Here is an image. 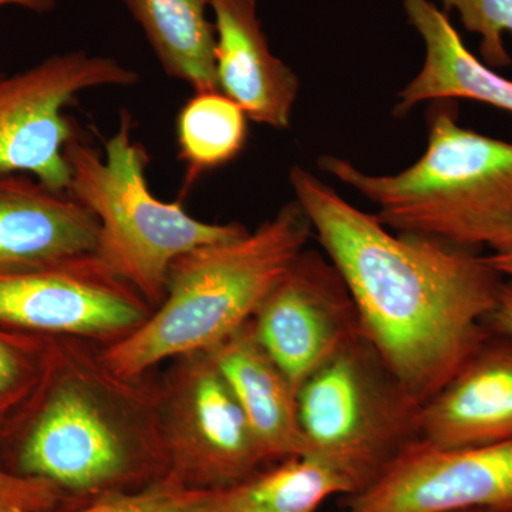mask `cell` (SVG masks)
Returning <instances> with one entry per match:
<instances>
[{"label": "cell", "mask_w": 512, "mask_h": 512, "mask_svg": "<svg viewBox=\"0 0 512 512\" xmlns=\"http://www.w3.org/2000/svg\"><path fill=\"white\" fill-rule=\"evenodd\" d=\"M289 183L348 286L360 332L407 393L427 402L487 338L504 276L473 249L394 234L299 165Z\"/></svg>", "instance_id": "1"}, {"label": "cell", "mask_w": 512, "mask_h": 512, "mask_svg": "<svg viewBox=\"0 0 512 512\" xmlns=\"http://www.w3.org/2000/svg\"><path fill=\"white\" fill-rule=\"evenodd\" d=\"M318 165L375 202L377 220L394 232L512 251V143L461 127L450 101L431 110L426 151L402 173L367 174L333 156Z\"/></svg>", "instance_id": "2"}, {"label": "cell", "mask_w": 512, "mask_h": 512, "mask_svg": "<svg viewBox=\"0 0 512 512\" xmlns=\"http://www.w3.org/2000/svg\"><path fill=\"white\" fill-rule=\"evenodd\" d=\"M312 234L295 200L254 232L175 259L156 315L111 346L104 362L114 375L130 379L167 357L211 352L254 318Z\"/></svg>", "instance_id": "3"}, {"label": "cell", "mask_w": 512, "mask_h": 512, "mask_svg": "<svg viewBox=\"0 0 512 512\" xmlns=\"http://www.w3.org/2000/svg\"><path fill=\"white\" fill-rule=\"evenodd\" d=\"M133 119L120 116L106 153L77 136L64 150L70 194L99 224L94 255L107 269L150 301H163L175 259L202 245L241 237L239 224L195 220L180 202L158 200L148 187V154L131 136Z\"/></svg>", "instance_id": "4"}, {"label": "cell", "mask_w": 512, "mask_h": 512, "mask_svg": "<svg viewBox=\"0 0 512 512\" xmlns=\"http://www.w3.org/2000/svg\"><path fill=\"white\" fill-rule=\"evenodd\" d=\"M302 454L336 471L353 494L420 440L421 404L359 333L296 392Z\"/></svg>", "instance_id": "5"}, {"label": "cell", "mask_w": 512, "mask_h": 512, "mask_svg": "<svg viewBox=\"0 0 512 512\" xmlns=\"http://www.w3.org/2000/svg\"><path fill=\"white\" fill-rule=\"evenodd\" d=\"M140 76L113 57L69 52L0 74V174H28L69 190L64 157L76 128L64 109L80 93L134 86Z\"/></svg>", "instance_id": "6"}, {"label": "cell", "mask_w": 512, "mask_h": 512, "mask_svg": "<svg viewBox=\"0 0 512 512\" xmlns=\"http://www.w3.org/2000/svg\"><path fill=\"white\" fill-rule=\"evenodd\" d=\"M512 512V441L437 448L417 441L338 512Z\"/></svg>", "instance_id": "7"}, {"label": "cell", "mask_w": 512, "mask_h": 512, "mask_svg": "<svg viewBox=\"0 0 512 512\" xmlns=\"http://www.w3.org/2000/svg\"><path fill=\"white\" fill-rule=\"evenodd\" d=\"M146 318L134 289L94 254L0 272V326L29 335H103Z\"/></svg>", "instance_id": "8"}, {"label": "cell", "mask_w": 512, "mask_h": 512, "mask_svg": "<svg viewBox=\"0 0 512 512\" xmlns=\"http://www.w3.org/2000/svg\"><path fill=\"white\" fill-rule=\"evenodd\" d=\"M262 348L298 392L360 332L348 286L328 256L303 251L254 315Z\"/></svg>", "instance_id": "9"}, {"label": "cell", "mask_w": 512, "mask_h": 512, "mask_svg": "<svg viewBox=\"0 0 512 512\" xmlns=\"http://www.w3.org/2000/svg\"><path fill=\"white\" fill-rule=\"evenodd\" d=\"M25 412L20 473L69 488H93L119 476L126 450L96 403L74 384H60ZM16 421V423H18Z\"/></svg>", "instance_id": "10"}, {"label": "cell", "mask_w": 512, "mask_h": 512, "mask_svg": "<svg viewBox=\"0 0 512 512\" xmlns=\"http://www.w3.org/2000/svg\"><path fill=\"white\" fill-rule=\"evenodd\" d=\"M420 441L437 448L512 441V336L488 333L456 375L421 404Z\"/></svg>", "instance_id": "11"}, {"label": "cell", "mask_w": 512, "mask_h": 512, "mask_svg": "<svg viewBox=\"0 0 512 512\" xmlns=\"http://www.w3.org/2000/svg\"><path fill=\"white\" fill-rule=\"evenodd\" d=\"M96 217L69 191L28 174H0V272L96 252Z\"/></svg>", "instance_id": "12"}, {"label": "cell", "mask_w": 512, "mask_h": 512, "mask_svg": "<svg viewBox=\"0 0 512 512\" xmlns=\"http://www.w3.org/2000/svg\"><path fill=\"white\" fill-rule=\"evenodd\" d=\"M218 90L249 120L284 130L291 124L299 79L269 49L256 0H212Z\"/></svg>", "instance_id": "13"}, {"label": "cell", "mask_w": 512, "mask_h": 512, "mask_svg": "<svg viewBox=\"0 0 512 512\" xmlns=\"http://www.w3.org/2000/svg\"><path fill=\"white\" fill-rule=\"evenodd\" d=\"M410 25L423 37L426 59L399 94L394 113L423 101L471 100L512 114V80L478 60L464 45L447 13L431 0H403Z\"/></svg>", "instance_id": "14"}, {"label": "cell", "mask_w": 512, "mask_h": 512, "mask_svg": "<svg viewBox=\"0 0 512 512\" xmlns=\"http://www.w3.org/2000/svg\"><path fill=\"white\" fill-rule=\"evenodd\" d=\"M210 353L268 458L301 456L296 392L256 338L252 320Z\"/></svg>", "instance_id": "15"}, {"label": "cell", "mask_w": 512, "mask_h": 512, "mask_svg": "<svg viewBox=\"0 0 512 512\" xmlns=\"http://www.w3.org/2000/svg\"><path fill=\"white\" fill-rule=\"evenodd\" d=\"M180 410L181 433L212 476L241 480L266 460L241 404L210 353L195 363Z\"/></svg>", "instance_id": "16"}, {"label": "cell", "mask_w": 512, "mask_h": 512, "mask_svg": "<svg viewBox=\"0 0 512 512\" xmlns=\"http://www.w3.org/2000/svg\"><path fill=\"white\" fill-rule=\"evenodd\" d=\"M143 29L165 74L198 92L218 90L212 0H121Z\"/></svg>", "instance_id": "17"}, {"label": "cell", "mask_w": 512, "mask_h": 512, "mask_svg": "<svg viewBox=\"0 0 512 512\" xmlns=\"http://www.w3.org/2000/svg\"><path fill=\"white\" fill-rule=\"evenodd\" d=\"M350 494L352 485L336 471L293 456L268 473L225 487L220 512H316L333 495Z\"/></svg>", "instance_id": "18"}, {"label": "cell", "mask_w": 512, "mask_h": 512, "mask_svg": "<svg viewBox=\"0 0 512 512\" xmlns=\"http://www.w3.org/2000/svg\"><path fill=\"white\" fill-rule=\"evenodd\" d=\"M247 114L220 90L192 94L177 119L180 158L187 165L184 192L195 181L231 163L247 143Z\"/></svg>", "instance_id": "19"}, {"label": "cell", "mask_w": 512, "mask_h": 512, "mask_svg": "<svg viewBox=\"0 0 512 512\" xmlns=\"http://www.w3.org/2000/svg\"><path fill=\"white\" fill-rule=\"evenodd\" d=\"M40 353L35 335L0 326V436L19 420L42 387Z\"/></svg>", "instance_id": "20"}, {"label": "cell", "mask_w": 512, "mask_h": 512, "mask_svg": "<svg viewBox=\"0 0 512 512\" xmlns=\"http://www.w3.org/2000/svg\"><path fill=\"white\" fill-rule=\"evenodd\" d=\"M224 490L168 483L140 494L107 498L74 512H220Z\"/></svg>", "instance_id": "21"}, {"label": "cell", "mask_w": 512, "mask_h": 512, "mask_svg": "<svg viewBox=\"0 0 512 512\" xmlns=\"http://www.w3.org/2000/svg\"><path fill=\"white\" fill-rule=\"evenodd\" d=\"M447 10L456 9L468 32L481 37L483 63L494 70L512 64L504 46V33L512 35V0H437Z\"/></svg>", "instance_id": "22"}, {"label": "cell", "mask_w": 512, "mask_h": 512, "mask_svg": "<svg viewBox=\"0 0 512 512\" xmlns=\"http://www.w3.org/2000/svg\"><path fill=\"white\" fill-rule=\"evenodd\" d=\"M56 484L0 467V512H49L57 501Z\"/></svg>", "instance_id": "23"}, {"label": "cell", "mask_w": 512, "mask_h": 512, "mask_svg": "<svg viewBox=\"0 0 512 512\" xmlns=\"http://www.w3.org/2000/svg\"><path fill=\"white\" fill-rule=\"evenodd\" d=\"M485 326L490 332L512 336V281L504 282L493 312L485 320Z\"/></svg>", "instance_id": "24"}, {"label": "cell", "mask_w": 512, "mask_h": 512, "mask_svg": "<svg viewBox=\"0 0 512 512\" xmlns=\"http://www.w3.org/2000/svg\"><path fill=\"white\" fill-rule=\"evenodd\" d=\"M57 0H0V6L15 5L32 10L36 13H46L55 9Z\"/></svg>", "instance_id": "25"}, {"label": "cell", "mask_w": 512, "mask_h": 512, "mask_svg": "<svg viewBox=\"0 0 512 512\" xmlns=\"http://www.w3.org/2000/svg\"><path fill=\"white\" fill-rule=\"evenodd\" d=\"M488 262L497 269L503 276L512 278V251L504 252V254L488 255Z\"/></svg>", "instance_id": "26"}, {"label": "cell", "mask_w": 512, "mask_h": 512, "mask_svg": "<svg viewBox=\"0 0 512 512\" xmlns=\"http://www.w3.org/2000/svg\"><path fill=\"white\" fill-rule=\"evenodd\" d=\"M456 512H500V511H490V510H467V511H456Z\"/></svg>", "instance_id": "27"}]
</instances>
